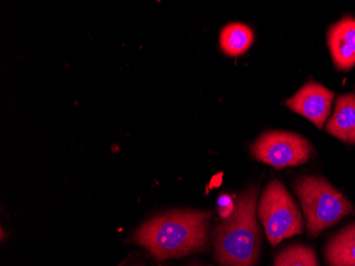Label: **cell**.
<instances>
[{
  "mask_svg": "<svg viewBox=\"0 0 355 266\" xmlns=\"http://www.w3.org/2000/svg\"><path fill=\"white\" fill-rule=\"evenodd\" d=\"M273 266H319V264L312 247L295 244L284 248L277 256Z\"/></svg>",
  "mask_w": 355,
  "mask_h": 266,
  "instance_id": "11",
  "label": "cell"
},
{
  "mask_svg": "<svg viewBox=\"0 0 355 266\" xmlns=\"http://www.w3.org/2000/svg\"><path fill=\"white\" fill-rule=\"evenodd\" d=\"M328 46L335 67L349 71L355 66V19L346 16L331 26Z\"/></svg>",
  "mask_w": 355,
  "mask_h": 266,
  "instance_id": "7",
  "label": "cell"
},
{
  "mask_svg": "<svg viewBox=\"0 0 355 266\" xmlns=\"http://www.w3.org/2000/svg\"><path fill=\"white\" fill-rule=\"evenodd\" d=\"M217 206H218L219 215H220L223 219H225L230 217L233 212H234L235 201H233L232 197H231L230 195L223 194V195H221L220 197L218 198Z\"/></svg>",
  "mask_w": 355,
  "mask_h": 266,
  "instance_id": "12",
  "label": "cell"
},
{
  "mask_svg": "<svg viewBox=\"0 0 355 266\" xmlns=\"http://www.w3.org/2000/svg\"><path fill=\"white\" fill-rule=\"evenodd\" d=\"M212 211L175 210L141 225L133 243L145 248L157 262L185 257L207 249Z\"/></svg>",
  "mask_w": 355,
  "mask_h": 266,
  "instance_id": "1",
  "label": "cell"
},
{
  "mask_svg": "<svg viewBox=\"0 0 355 266\" xmlns=\"http://www.w3.org/2000/svg\"><path fill=\"white\" fill-rule=\"evenodd\" d=\"M324 257L329 266H355V224L340 230L329 241Z\"/></svg>",
  "mask_w": 355,
  "mask_h": 266,
  "instance_id": "9",
  "label": "cell"
},
{
  "mask_svg": "<svg viewBox=\"0 0 355 266\" xmlns=\"http://www.w3.org/2000/svg\"><path fill=\"white\" fill-rule=\"evenodd\" d=\"M189 266H207V265H200V264H191V265Z\"/></svg>",
  "mask_w": 355,
  "mask_h": 266,
  "instance_id": "13",
  "label": "cell"
},
{
  "mask_svg": "<svg viewBox=\"0 0 355 266\" xmlns=\"http://www.w3.org/2000/svg\"><path fill=\"white\" fill-rule=\"evenodd\" d=\"M333 98L334 93L332 91L312 81L303 85L285 103L289 109L304 116L305 119L321 129L330 115Z\"/></svg>",
  "mask_w": 355,
  "mask_h": 266,
  "instance_id": "6",
  "label": "cell"
},
{
  "mask_svg": "<svg viewBox=\"0 0 355 266\" xmlns=\"http://www.w3.org/2000/svg\"><path fill=\"white\" fill-rule=\"evenodd\" d=\"M329 135L348 144H355V95L345 94L337 98L335 110L327 124Z\"/></svg>",
  "mask_w": 355,
  "mask_h": 266,
  "instance_id": "8",
  "label": "cell"
},
{
  "mask_svg": "<svg viewBox=\"0 0 355 266\" xmlns=\"http://www.w3.org/2000/svg\"><path fill=\"white\" fill-rule=\"evenodd\" d=\"M313 153L310 142L294 132L268 131L251 145V156L275 169L306 163Z\"/></svg>",
  "mask_w": 355,
  "mask_h": 266,
  "instance_id": "5",
  "label": "cell"
},
{
  "mask_svg": "<svg viewBox=\"0 0 355 266\" xmlns=\"http://www.w3.org/2000/svg\"><path fill=\"white\" fill-rule=\"evenodd\" d=\"M254 41L250 27L241 23H231L225 26L219 35L221 51L230 57L244 55Z\"/></svg>",
  "mask_w": 355,
  "mask_h": 266,
  "instance_id": "10",
  "label": "cell"
},
{
  "mask_svg": "<svg viewBox=\"0 0 355 266\" xmlns=\"http://www.w3.org/2000/svg\"><path fill=\"white\" fill-rule=\"evenodd\" d=\"M257 187L249 188L237 197L232 215L213 231L214 255L219 266H257L262 240L257 222Z\"/></svg>",
  "mask_w": 355,
  "mask_h": 266,
  "instance_id": "2",
  "label": "cell"
},
{
  "mask_svg": "<svg viewBox=\"0 0 355 266\" xmlns=\"http://www.w3.org/2000/svg\"><path fill=\"white\" fill-rule=\"evenodd\" d=\"M257 217L272 246L283 240L301 235L303 219L294 198L279 180H271L263 191L257 205Z\"/></svg>",
  "mask_w": 355,
  "mask_h": 266,
  "instance_id": "4",
  "label": "cell"
},
{
  "mask_svg": "<svg viewBox=\"0 0 355 266\" xmlns=\"http://www.w3.org/2000/svg\"><path fill=\"white\" fill-rule=\"evenodd\" d=\"M294 190L302 206L311 238L318 237L345 216L354 213L348 198L319 176H302L295 181Z\"/></svg>",
  "mask_w": 355,
  "mask_h": 266,
  "instance_id": "3",
  "label": "cell"
}]
</instances>
